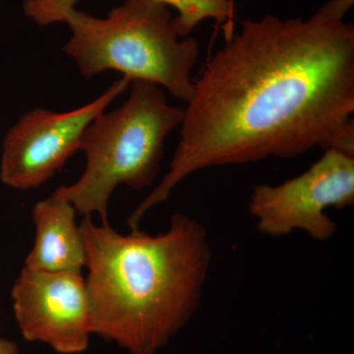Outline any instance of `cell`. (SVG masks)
<instances>
[{
  "instance_id": "cell-1",
  "label": "cell",
  "mask_w": 354,
  "mask_h": 354,
  "mask_svg": "<svg viewBox=\"0 0 354 354\" xmlns=\"http://www.w3.org/2000/svg\"><path fill=\"white\" fill-rule=\"evenodd\" d=\"M354 0L308 19L241 21L193 82L169 171L128 218L139 227L186 177L316 147L354 156Z\"/></svg>"
},
{
  "instance_id": "cell-2",
  "label": "cell",
  "mask_w": 354,
  "mask_h": 354,
  "mask_svg": "<svg viewBox=\"0 0 354 354\" xmlns=\"http://www.w3.org/2000/svg\"><path fill=\"white\" fill-rule=\"evenodd\" d=\"M92 334L130 354H158L200 308L213 251L208 232L184 214L151 235L118 234L84 216Z\"/></svg>"
},
{
  "instance_id": "cell-3",
  "label": "cell",
  "mask_w": 354,
  "mask_h": 354,
  "mask_svg": "<svg viewBox=\"0 0 354 354\" xmlns=\"http://www.w3.org/2000/svg\"><path fill=\"white\" fill-rule=\"evenodd\" d=\"M71 37L64 50L75 60L84 78L104 71L120 72L130 81L143 80L189 102L191 71L200 55L199 44L181 38L169 7L158 0H125L106 18L76 7L65 13Z\"/></svg>"
},
{
  "instance_id": "cell-4",
  "label": "cell",
  "mask_w": 354,
  "mask_h": 354,
  "mask_svg": "<svg viewBox=\"0 0 354 354\" xmlns=\"http://www.w3.org/2000/svg\"><path fill=\"white\" fill-rule=\"evenodd\" d=\"M130 88L122 106L99 114L86 128L80 146L86 155L83 176L55 191L84 216L97 214L104 225L118 186L141 190L152 185L160 174L165 138L183 120V109L171 106L160 86L133 80Z\"/></svg>"
},
{
  "instance_id": "cell-5",
  "label": "cell",
  "mask_w": 354,
  "mask_h": 354,
  "mask_svg": "<svg viewBox=\"0 0 354 354\" xmlns=\"http://www.w3.org/2000/svg\"><path fill=\"white\" fill-rule=\"evenodd\" d=\"M354 204V156L337 150L323 157L295 178L279 185L259 184L248 202L256 227L266 236L281 239L301 230L317 241L337 234V223L326 214L329 208Z\"/></svg>"
},
{
  "instance_id": "cell-6",
  "label": "cell",
  "mask_w": 354,
  "mask_h": 354,
  "mask_svg": "<svg viewBox=\"0 0 354 354\" xmlns=\"http://www.w3.org/2000/svg\"><path fill=\"white\" fill-rule=\"evenodd\" d=\"M130 83L122 77L95 101L67 113L36 109L24 114L2 144L1 183L17 190L35 189L46 183L80 150L86 128Z\"/></svg>"
},
{
  "instance_id": "cell-7",
  "label": "cell",
  "mask_w": 354,
  "mask_h": 354,
  "mask_svg": "<svg viewBox=\"0 0 354 354\" xmlns=\"http://www.w3.org/2000/svg\"><path fill=\"white\" fill-rule=\"evenodd\" d=\"M11 298L26 341L44 342L62 354L87 349L92 314L82 272H44L24 266Z\"/></svg>"
},
{
  "instance_id": "cell-8",
  "label": "cell",
  "mask_w": 354,
  "mask_h": 354,
  "mask_svg": "<svg viewBox=\"0 0 354 354\" xmlns=\"http://www.w3.org/2000/svg\"><path fill=\"white\" fill-rule=\"evenodd\" d=\"M76 209L65 198L55 194L32 208L36 239L25 267L44 272H82L86 249Z\"/></svg>"
},
{
  "instance_id": "cell-9",
  "label": "cell",
  "mask_w": 354,
  "mask_h": 354,
  "mask_svg": "<svg viewBox=\"0 0 354 354\" xmlns=\"http://www.w3.org/2000/svg\"><path fill=\"white\" fill-rule=\"evenodd\" d=\"M78 0H24L25 15L38 25L64 23L65 13L75 7ZM176 9L174 24L181 38H187L200 23L214 19L225 25L227 39L234 35V0H158Z\"/></svg>"
},
{
  "instance_id": "cell-10",
  "label": "cell",
  "mask_w": 354,
  "mask_h": 354,
  "mask_svg": "<svg viewBox=\"0 0 354 354\" xmlns=\"http://www.w3.org/2000/svg\"><path fill=\"white\" fill-rule=\"evenodd\" d=\"M0 354H20L19 346L10 339L0 337Z\"/></svg>"
}]
</instances>
